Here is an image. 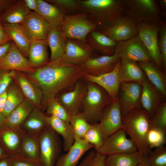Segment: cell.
I'll return each instance as SVG.
<instances>
[{"mask_svg": "<svg viewBox=\"0 0 166 166\" xmlns=\"http://www.w3.org/2000/svg\"><path fill=\"white\" fill-rule=\"evenodd\" d=\"M86 81L87 90L83 102L81 112L90 124L99 123L104 109L113 100L101 87Z\"/></svg>", "mask_w": 166, "mask_h": 166, "instance_id": "obj_4", "label": "cell"}, {"mask_svg": "<svg viewBox=\"0 0 166 166\" xmlns=\"http://www.w3.org/2000/svg\"><path fill=\"white\" fill-rule=\"evenodd\" d=\"M15 71L0 69V94L6 91L14 79Z\"/></svg>", "mask_w": 166, "mask_h": 166, "instance_id": "obj_47", "label": "cell"}, {"mask_svg": "<svg viewBox=\"0 0 166 166\" xmlns=\"http://www.w3.org/2000/svg\"><path fill=\"white\" fill-rule=\"evenodd\" d=\"M46 40L30 42L28 50V59L34 69L40 67L49 61Z\"/></svg>", "mask_w": 166, "mask_h": 166, "instance_id": "obj_26", "label": "cell"}, {"mask_svg": "<svg viewBox=\"0 0 166 166\" xmlns=\"http://www.w3.org/2000/svg\"><path fill=\"white\" fill-rule=\"evenodd\" d=\"M73 88L70 91L62 93L59 100L71 116L80 112L87 90L86 81L85 82L81 78Z\"/></svg>", "mask_w": 166, "mask_h": 166, "instance_id": "obj_16", "label": "cell"}, {"mask_svg": "<svg viewBox=\"0 0 166 166\" xmlns=\"http://www.w3.org/2000/svg\"><path fill=\"white\" fill-rule=\"evenodd\" d=\"M86 41L93 51H97L106 56L112 55L115 53L117 43L97 30L88 34Z\"/></svg>", "mask_w": 166, "mask_h": 166, "instance_id": "obj_25", "label": "cell"}, {"mask_svg": "<svg viewBox=\"0 0 166 166\" xmlns=\"http://www.w3.org/2000/svg\"><path fill=\"white\" fill-rule=\"evenodd\" d=\"M119 73L121 82L141 84L146 77L137 62L121 59Z\"/></svg>", "mask_w": 166, "mask_h": 166, "instance_id": "obj_30", "label": "cell"}, {"mask_svg": "<svg viewBox=\"0 0 166 166\" xmlns=\"http://www.w3.org/2000/svg\"><path fill=\"white\" fill-rule=\"evenodd\" d=\"M38 14L51 26L59 28L65 14L57 6L45 0H37Z\"/></svg>", "mask_w": 166, "mask_h": 166, "instance_id": "obj_33", "label": "cell"}, {"mask_svg": "<svg viewBox=\"0 0 166 166\" xmlns=\"http://www.w3.org/2000/svg\"><path fill=\"white\" fill-rule=\"evenodd\" d=\"M120 59L118 55L115 53L111 56L103 55L92 57L81 65L85 73L98 76L113 70Z\"/></svg>", "mask_w": 166, "mask_h": 166, "instance_id": "obj_21", "label": "cell"}, {"mask_svg": "<svg viewBox=\"0 0 166 166\" xmlns=\"http://www.w3.org/2000/svg\"><path fill=\"white\" fill-rule=\"evenodd\" d=\"M0 69L30 73L34 69L28 60L21 53L14 42L6 53L0 59Z\"/></svg>", "mask_w": 166, "mask_h": 166, "instance_id": "obj_18", "label": "cell"}, {"mask_svg": "<svg viewBox=\"0 0 166 166\" xmlns=\"http://www.w3.org/2000/svg\"><path fill=\"white\" fill-rule=\"evenodd\" d=\"M6 96V90L3 93L0 94V113H3L5 104Z\"/></svg>", "mask_w": 166, "mask_h": 166, "instance_id": "obj_54", "label": "cell"}, {"mask_svg": "<svg viewBox=\"0 0 166 166\" xmlns=\"http://www.w3.org/2000/svg\"><path fill=\"white\" fill-rule=\"evenodd\" d=\"M140 97L141 107L151 118L156 113L164 99L160 93L151 84L147 77L141 83Z\"/></svg>", "mask_w": 166, "mask_h": 166, "instance_id": "obj_22", "label": "cell"}, {"mask_svg": "<svg viewBox=\"0 0 166 166\" xmlns=\"http://www.w3.org/2000/svg\"><path fill=\"white\" fill-rule=\"evenodd\" d=\"M105 157L96 151L94 156L87 166H105Z\"/></svg>", "mask_w": 166, "mask_h": 166, "instance_id": "obj_48", "label": "cell"}, {"mask_svg": "<svg viewBox=\"0 0 166 166\" xmlns=\"http://www.w3.org/2000/svg\"><path fill=\"white\" fill-rule=\"evenodd\" d=\"M34 108L25 98L23 102L6 117L5 124L12 127L20 128Z\"/></svg>", "mask_w": 166, "mask_h": 166, "instance_id": "obj_35", "label": "cell"}, {"mask_svg": "<svg viewBox=\"0 0 166 166\" xmlns=\"http://www.w3.org/2000/svg\"><path fill=\"white\" fill-rule=\"evenodd\" d=\"M28 8L38 14L39 11L37 0H24Z\"/></svg>", "mask_w": 166, "mask_h": 166, "instance_id": "obj_50", "label": "cell"}, {"mask_svg": "<svg viewBox=\"0 0 166 166\" xmlns=\"http://www.w3.org/2000/svg\"><path fill=\"white\" fill-rule=\"evenodd\" d=\"M150 128L160 129L166 132V102L163 101L151 118Z\"/></svg>", "mask_w": 166, "mask_h": 166, "instance_id": "obj_42", "label": "cell"}, {"mask_svg": "<svg viewBox=\"0 0 166 166\" xmlns=\"http://www.w3.org/2000/svg\"><path fill=\"white\" fill-rule=\"evenodd\" d=\"M18 154L25 157L40 161L38 138L25 134Z\"/></svg>", "mask_w": 166, "mask_h": 166, "instance_id": "obj_37", "label": "cell"}, {"mask_svg": "<svg viewBox=\"0 0 166 166\" xmlns=\"http://www.w3.org/2000/svg\"><path fill=\"white\" fill-rule=\"evenodd\" d=\"M158 1L160 5L162 8L164 10H165V9L166 7V0H159Z\"/></svg>", "mask_w": 166, "mask_h": 166, "instance_id": "obj_59", "label": "cell"}, {"mask_svg": "<svg viewBox=\"0 0 166 166\" xmlns=\"http://www.w3.org/2000/svg\"><path fill=\"white\" fill-rule=\"evenodd\" d=\"M30 11L24 0H17L0 15V21L2 23L20 24Z\"/></svg>", "mask_w": 166, "mask_h": 166, "instance_id": "obj_31", "label": "cell"}, {"mask_svg": "<svg viewBox=\"0 0 166 166\" xmlns=\"http://www.w3.org/2000/svg\"><path fill=\"white\" fill-rule=\"evenodd\" d=\"M138 64L147 79L164 99L166 96V80L164 74L151 61L139 62Z\"/></svg>", "mask_w": 166, "mask_h": 166, "instance_id": "obj_27", "label": "cell"}, {"mask_svg": "<svg viewBox=\"0 0 166 166\" xmlns=\"http://www.w3.org/2000/svg\"><path fill=\"white\" fill-rule=\"evenodd\" d=\"M46 114L69 122L71 116L56 97L48 103L46 109Z\"/></svg>", "mask_w": 166, "mask_h": 166, "instance_id": "obj_40", "label": "cell"}, {"mask_svg": "<svg viewBox=\"0 0 166 166\" xmlns=\"http://www.w3.org/2000/svg\"><path fill=\"white\" fill-rule=\"evenodd\" d=\"M81 12L89 19L97 23H110L124 15L125 8L123 0H78Z\"/></svg>", "mask_w": 166, "mask_h": 166, "instance_id": "obj_3", "label": "cell"}, {"mask_svg": "<svg viewBox=\"0 0 166 166\" xmlns=\"http://www.w3.org/2000/svg\"><path fill=\"white\" fill-rule=\"evenodd\" d=\"M11 41L12 40L5 31L0 21V46Z\"/></svg>", "mask_w": 166, "mask_h": 166, "instance_id": "obj_49", "label": "cell"}, {"mask_svg": "<svg viewBox=\"0 0 166 166\" xmlns=\"http://www.w3.org/2000/svg\"><path fill=\"white\" fill-rule=\"evenodd\" d=\"M141 84L136 82L121 83L118 101L123 117L132 110L142 109L140 103Z\"/></svg>", "mask_w": 166, "mask_h": 166, "instance_id": "obj_11", "label": "cell"}, {"mask_svg": "<svg viewBox=\"0 0 166 166\" xmlns=\"http://www.w3.org/2000/svg\"><path fill=\"white\" fill-rule=\"evenodd\" d=\"M121 111L118 100L113 101L104 109L98 123L105 140L123 128Z\"/></svg>", "mask_w": 166, "mask_h": 166, "instance_id": "obj_15", "label": "cell"}, {"mask_svg": "<svg viewBox=\"0 0 166 166\" xmlns=\"http://www.w3.org/2000/svg\"><path fill=\"white\" fill-rule=\"evenodd\" d=\"M158 44L160 51L162 67L165 71L166 68V25L164 22L160 27Z\"/></svg>", "mask_w": 166, "mask_h": 166, "instance_id": "obj_45", "label": "cell"}, {"mask_svg": "<svg viewBox=\"0 0 166 166\" xmlns=\"http://www.w3.org/2000/svg\"><path fill=\"white\" fill-rule=\"evenodd\" d=\"M10 157L9 154L0 145V160Z\"/></svg>", "mask_w": 166, "mask_h": 166, "instance_id": "obj_55", "label": "cell"}, {"mask_svg": "<svg viewBox=\"0 0 166 166\" xmlns=\"http://www.w3.org/2000/svg\"><path fill=\"white\" fill-rule=\"evenodd\" d=\"M95 152V150L90 152L77 166H87L93 158Z\"/></svg>", "mask_w": 166, "mask_h": 166, "instance_id": "obj_52", "label": "cell"}, {"mask_svg": "<svg viewBox=\"0 0 166 166\" xmlns=\"http://www.w3.org/2000/svg\"><path fill=\"white\" fill-rule=\"evenodd\" d=\"M25 98L34 108L42 111V92L38 86L22 72L15 71L14 77Z\"/></svg>", "mask_w": 166, "mask_h": 166, "instance_id": "obj_19", "label": "cell"}, {"mask_svg": "<svg viewBox=\"0 0 166 166\" xmlns=\"http://www.w3.org/2000/svg\"><path fill=\"white\" fill-rule=\"evenodd\" d=\"M97 26V24L89 19L85 13L81 12L65 15L59 29L65 38L86 42L87 35L91 32L96 30Z\"/></svg>", "mask_w": 166, "mask_h": 166, "instance_id": "obj_6", "label": "cell"}, {"mask_svg": "<svg viewBox=\"0 0 166 166\" xmlns=\"http://www.w3.org/2000/svg\"><path fill=\"white\" fill-rule=\"evenodd\" d=\"M145 156L138 151L131 153L115 154L106 156L105 166H136Z\"/></svg>", "mask_w": 166, "mask_h": 166, "instance_id": "obj_34", "label": "cell"}, {"mask_svg": "<svg viewBox=\"0 0 166 166\" xmlns=\"http://www.w3.org/2000/svg\"><path fill=\"white\" fill-rule=\"evenodd\" d=\"M147 157L150 166H166V147L163 145L155 148Z\"/></svg>", "mask_w": 166, "mask_h": 166, "instance_id": "obj_43", "label": "cell"}, {"mask_svg": "<svg viewBox=\"0 0 166 166\" xmlns=\"http://www.w3.org/2000/svg\"><path fill=\"white\" fill-rule=\"evenodd\" d=\"M47 121L49 126L62 137L63 149L67 152L75 140L74 134L70 123L51 116H48Z\"/></svg>", "mask_w": 166, "mask_h": 166, "instance_id": "obj_28", "label": "cell"}, {"mask_svg": "<svg viewBox=\"0 0 166 166\" xmlns=\"http://www.w3.org/2000/svg\"><path fill=\"white\" fill-rule=\"evenodd\" d=\"M17 0H0V15Z\"/></svg>", "mask_w": 166, "mask_h": 166, "instance_id": "obj_51", "label": "cell"}, {"mask_svg": "<svg viewBox=\"0 0 166 166\" xmlns=\"http://www.w3.org/2000/svg\"><path fill=\"white\" fill-rule=\"evenodd\" d=\"M115 53L118 55L121 59L137 62H152L137 35L128 40L118 42Z\"/></svg>", "mask_w": 166, "mask_h": 166, "instance_id": "obj_12", "label": "cell"}, {"mask_svg": "<svg viewBox=\"0 0 166 166\" xmlns=\"http://www.w3.org/2000/svg\"><path fill=\"white\" fill-rule=\"evenodd\" d=\"M166 132L156 128H150L147 138L149 147L152 148L164 145L166 143Z\"/></svg>", "mask_w": 166, "mask_h": 166, "instance_id": "obj_44", "label": "cell"}, {"mask_svg": "<svg viewBox=\"0 0 166 166\" xmlns=\"http://www.w3.org/2000/svg\"><path fill=\"white\" fill-rule=\"evenodd\" d=\"M11 166H43L39 161L25 157L18 154L10 156Z\"/></svg>", "mask_w": 166, "mask_h": 166, "instance_id": "obj_46", "label": "cell"}, {"mask_svg": "<svg viewBox=\"0 0 166 166\" xmlns=\"http://www.w3.org/2000/svg\"><path fill=\"white\" fill-rule=\"evenodd\" d=\"M51 54L49 62H54L62 57L66 47V39L61 35L59 28L50 26L47 38Z\"/></svg>", "mask_w": 166, "mask_h": 166, "instance_id": "obj_29", "label": "cell"}, {"mask_svg": "<svg viewBox=\"0 0 166 166\" xmlns=\"http://www.w3.org/2000/svg\"><path fill=\"white\" fill-rule=\"evenodd\" d=\"M2 24L5 31L21 53L27 58L28 57V50L31 41L20 25Z\"/></svg>", "mask_w": 166, "mask_h": 166, "instance_id": "obj_32", "label": "cell"}, {"mask_svg": "<svg viewBox=\"0 0 166 166\" xmlns=\"http://www.w3.org/2000/svg\"><path fill=\"white\" fill-rule=\"evenodd\" d=\"M38 139L41 164L43 166H55L61 151L58 134L49 126Z\"/></svg>", "mask_w": 166, "mask_h": 166, "instance_id": "obj_7", "label": "cell"}, {"mask_svg": "<svg viewBox=\"0 0 166 166\" xmlns=\"http://www.w3.org/2000/svg\"><path fill=\"white\" fill-rule=\"evenodd\" d=\"M6 117L2 113H0V128L5 123Z\"/></svg>", "mask_w": 166, "mask_h": 166, "instance_id": "obj_58", "label": "cell"}, {"mask_svg": "<svg viewBox=\"0 0 166 166\" xmlns=\"http://www.w3.org/2000/svg\"><path fill=\"white\" fill-rule=\"evenodd\" d=\"M69 123L73 130L75 139L76 138L83 139L91 125L81 112L71 116Z\"/></svg>", "mask_w": 166, "mask_h": 166, "instance_id": "obj_39", "label": "cell"}, {"mask_svg": "<svg viewBox=\"0 0 166 166\" xmlns=\"http://www.w3.org/2000/svg\"><path fill=\"white\" fill-rule=\"evenodd\" d=\"M0 166H11L10 157L0 160Z\"/></svg>", "mask_w": 166, "mask_h": 166, "instance_id": "obj_56", "label": "cell"}, {"mask_svg": "<svg viewBox=\"0 0 166 166\" xmlns=\"http://www.w3.org/2000/svg\"><path fill=\"white\" fill-rule=\"evenodd\" d=\"M59 8L65 14H72L81 12L78 0H46Z\"/></svg>", "mask_w": 166, "mask_h": 166, "instance_id": "obj_41", "label": "cell"}, {"mask_svg": "<svg viewBox=\"0 0 166 166\" xmlns=\"http://www.w3.org/2000/svg\"><path fill=\"white\" fill-rule=\"evenodd\" d=\"M136 166H150L148 160L147 156H145L143 160Z\"/></svg>", "mask_w": 166, "mask_h": 166, "instance_id": "obj_57", "label": "cell"}, {"mask_svg": "<svg viewBox=\"0 0 166 166\" xmlns=\"http://www.w3.org/2000/svg\"><path fill=\"white\" fill-rule=\"evenodd\" d=\"M83 139L93 145L95 151L101 146L105 139L98 123L91 124Z\"/></svg>", "mask_w": 166, "mask_h": 166, "instance_id": "obj_38", "label": "cell"}, {"mask_svg": "<svg viewBox=\"0 0 166 166\" xmlns=\"http://www.w3.org/2000/svg\"><path fill=\"white\" fill-rule=\"evenodd\" d=\"M120 59L111 71L98 76H93L85 73L83 78L87 81L94 83L102 88L113 101L118 100L121 81L119 70Z\"/></svg>", "mask_w": 166, "mask_h": 166, "instance_id": "obj_14", "label": "cell"}, {"mask_svg": "<svg viewBox=\"0 0 166 166\" xmlns=\"http://www.w3.org/2000/svg\"><path fill=\"white\" fill-rule=\"evenodd\" d=\"M93 148V145L83 139L76 138L69 150L60 156L55 166H77L83 155Z\"/></svg>", "mask_w": 166, "mask_h": 166, "instance_id": "obj_23", "label": "cell"}, {"mask_svg": "<svg viewBox=\"0 0 166 166\" xmlns=\"http://www.w3.org/2000/svg\"><path fill=\"white\" fill-rule=\"evenodd\" d=\"M66 43L65 52L60 59L63 62L70 64L81 65L93 57V50L87 42L66 39Z\"/></svg>", "mask_w": 166, "mask_h": 166, "instance_id": "obj_13", "label": "cell"}, {"mask_svg": "<svg viewBox=\"0 0 166 166\" xmlns=\"http://www.w3.org/2000/svg\"><path fill=\"white\" fill-rule=\"evenodd\" d=\"M42 110L35 108L20 126V128L26 135L38 138L49 126L48 116Z\"/></svg>", "mask_w": 166, "mask_h": 166, "instance_id": "obj_24", "label": "cell"}, {"mask_svg": "<svg viewBox=\"0 0 166 166\" xmlns=\"http://www.w3.org/2000/svg\"><path fill=\"white\" fill-rule=\"evenodd\" d=\"M138 28V24L124 14L98 31L118 42L137 35Z\"/></svg>", "mask_w": 166, "mask_h": 166, "instance_id": "obj_10", "label": "cell"}, {"mask_svg": "<svg viewBox=\"0 0 166 166\" xmlns=\"http://www.w3.org/2000/svg\"><path fill=\"white\" fill-rule=\"evenodd\" d=\"M19 24L30 41L46 40L51 26L39 14L31 11Z\"/></svg>", "mask_w": 166, "mask_h": 166, "instance_id": "obj_17", "label": "cell"}, {"mask_svg": "<svg viewBox=\"0 0 166 166\" xmlns=\"http://www.w3.org/2000/svg\"><path fill=\"white\" fill-rule=\"evenodd\" d=\"M150 119L149 115L142 109H133L122 117L123 128L129 136L137 151L144 156L152 150L147 140L150 128Z\"/></svg>", "mask_w": 166, "mask_h": 166, "instance_id": "obj_2", "label": "cell"}, {"mask_svg": "<svg viewBox=\"0 0 166 166\" xmlns=\"http://www.w3.org/2000/svg\"><path fill=\"white\" fill-rule=\"evenodd\" d=\"M24 135L20 128L5 123L0 128V145L10 156L18 155Z\"/></svg>", "mask_w": 166, "mask_h": 166, "instance_id": "obj_20", "label": "cell"}, {"mask_svg": "<svg viewBox=\"0 0 166 166\" xmlns=\"http://www.w3.org/2000/svg\"><path fill=\"white\" fill-rule=\"evenodd\" d=\"M7 96L3 113L6 117L24 101L25 97L21 89L12 81L6 90Z\"/></svg>", "mask_w": 166, "mask_h": 166, "instance_id": "obj_36", "label": "cell"}, {"mask_svg": "<svg viewBox=\"0 0 166 166\" xmlns=\"http://www.w3.org/2000/svg\"><path fill=\"white\" fill-rule=\"evenodd\" d=\"M161 26L156 24H138L137 35L143 44L152 63L162 70V60L158 39Z\"/></svg>", "mask_w": 166, "mask_h": 166, "instance_id": "obj_8", "label": "cell"}, {"mask_svg": "<svg viewBox=\"0 0 166 166\" xmlns=\"http://www.w3.org/2000/svg\"><path fill=\"white\" fill-rule=\"evenodd\" d=\"M85 72L81 65L65 63L61 59L49 62L30 73H24L34 81L42 92V111L49 102L61 92L74 86L83 77Z\"/></svg>", "mask_w": 166, "mask_h": 166, "instance_id": "obj_1", "label": "cell"}, {"mask_svg": "<svg viewBox=\"0 0 166 166\" xmlns=\"http://www.w3.org/2000/svg\"><path fill=\"white\" fill-rule=\"evenodd\" d=\"M137 151L132 141L127 136V134L122 128L106 139L101 146L96 151L105 156L123 153H131Z\"/></svg>", "mask_w": 166, "mask_h": 166, "instance_id": "obj_9", "label": "cell"}, {"mask_svg": "<svg viewBox=\"0 0 166 166\" xmlns=\"http://www.w3.org/2000/svg\"><path fill=\"white\" fill-rule=\"evenodd\" d=\"M13 41L6 42L0 46V59L4 56L11 47Z\"/></svg>", "mask_w": 166, "mask_h": 166, "instance_id": "obj_53", "label": "cell"}, {"mask_svg": "<svg viewBox=\"0 0 166 166\" xmlns=\"http://www.w3.org/2000/svg\"><path fill=\"white\" fill-rule=\"evenodd\" d=\"M124 15L138 24L162 25V14L157 2L154 0H124Z\"/></svg>", "mask_w": 166, "mask_h": 166, "instance_id": "obj_5", "label": "cell"}]
</instances>
